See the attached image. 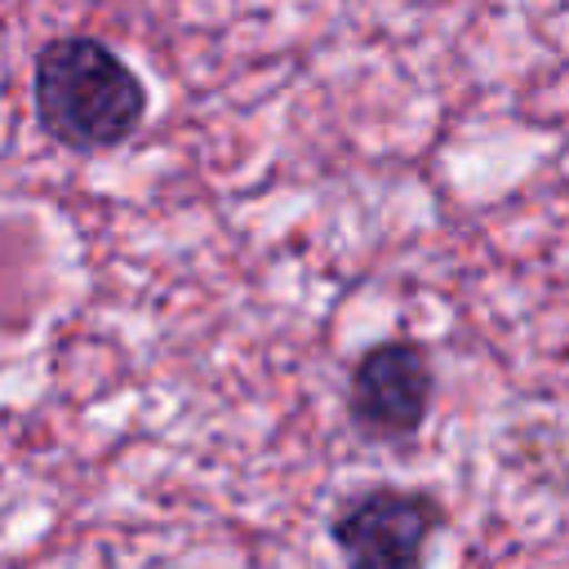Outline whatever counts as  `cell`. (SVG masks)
Segmentation results:
<instances>
[{
	"label": "cell",
	"instance_id": "cell-1",
	"mask_svg": "<svg viewBox=\"0 0 569 569\" xmlns=\"http://www.w3.org/2000/svg\"><path fill=\"white\" fill-rule=\"evenodd\" d=\"M36 116L49 138L76 151H102L124 142L147 111L138 76L89 36L49 40L36 58Z\"/></svg>",
	"mask_w": 569,
	"mask_h": 569
},
{
	"label": "cell",
	"instance_id": "cell-2",
	"mask_svg": "<svg viewBox=\"0 0 569 569\" xmlns=\"http://www.w3.org/2000/svg\"><path fill=\"white\" fill-rule=\"evenodd\" d=\"M440 520L445 511L431 493L373 485L333 511L329 533L342 569H422Z\"/></svg>",
	"mask_w": 569,
	"mask_h": 569
},
{
	"label": "cell",
	"instance_id": "cell-3",
	"mask_svg": "<svg viewBox=\"0 0 569 569\" xmlns=\"http://www.w3.org/2000/svg\"><path fill=\"white\" fill-rule=\"evenodd\" d=\"M436 373L431 356L409 338L373 342L347 378V418L373 445H400L418 436L431 409Z\"/></svg>",
	"mask_w": 569,
	"mask_h": 569
}]
</instances>
